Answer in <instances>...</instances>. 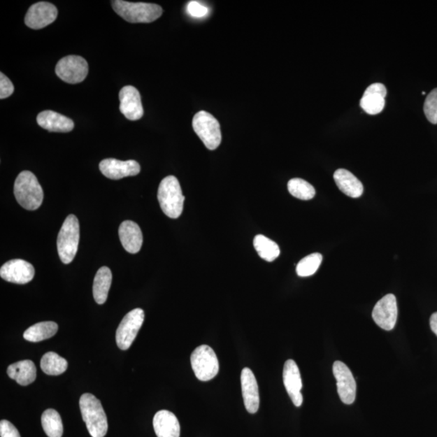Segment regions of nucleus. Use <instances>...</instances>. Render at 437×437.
I'll use <instances>...</instances> for the list:
<instances>
[{
    "instance_id": "nucleus-1",
    "label": "nucleus",
    "mask_w": 437,
    "mask_h": 437,
    "mask_svg": "<svg viewBox=\"0 0 437 437\" xmlns=\"http://www.w3.org/2000/svg\"><path fill=\"white\" fill-rule=\"evenodd\" d=\"M14 194L19 204L29 210L39 208L44 198L43 190L38 178L29 171L20 173L15 179Z\"/></svg>"
},
{
    "instance_id": "nucleus-2",
    "label": "nucleus",
    "mask_w": 437,
    "mask_h": 437,
    "mask_svg": "<svg viewBox=\"0 0 437 437\" xmlns=\"http://www.w3.org/2000/svg\"><path fill=\"white\" fill-rule=\"evenodd\" d=\"M80 408L82 418L91 436L104 437L108 431V422L101 401L94 394H84L80 399Z\"/></svg>"
},
{
    "instance_id": "nucleus-3",
    "label": "nucleus",
    "mask_w": 437,
    "mask_h": 437,
    "mask_svg": "<svg viewBox=\"0 0 437 437\" xmlns=\"http://www.w3.org/2000/svg\"><path fill=\"white\" fill-rule=\"evenodd\" d=\"M157 198L163 213L168 217L177 219L182 215L185 196L176 177L164 178L158 188Z\"/></svg>"
},
{
    "instance_id": "nucleus-4",
    "label": "nucleus",
    "mask_w": 437,
    "mask_h": 437,
    "mask_svg": "<svg viewBox=\"0 0 437 437\" xmlns=\"http://www.w3.org/2000/svg\"><path fill=\"white\" fill-rule=\"evenodd\" d=\"M112 7L117 15L130 23H151L160 18L163 13L162 8L155 3L115 0L112 1Z\"/></svg>"
},
{
    "instance_id": "nucleus-5",
    "label": "nucleus",
    "mask_w": 437,
    "mask_h": 437,
    "mask_svg": "<svg viewBox=\"0 0 437 437\" xmlns=\"http://www.w3.org/2000/svg\"><path fill=\"white\" fill-rule=\"evenodd\" d=\"M80 241V224L74 215L66 218L59 231L57 249L59 259L64 264H69L75 259Z\"/></svg>"
},
{
    "instance_id": "nucleus-6",
    "label": "nucleus",
    "mask_w": 437,
    "mask_h": 437,
    "mask_svg": "<svg viewBox=\"0 0 437 437\" xmlns=\"http://www.w3.org/2000/svg\"><path fill=\"white\" fill-rule=\"evenodd\" d=\"M193 129L209 150L217 149L222 141L220 125L213 115L206 111H199L194 116Z\"/></svg>"
},
{
    "instance_id": "nucleus-7",
    "label": "nucleus",
    "mask_w": 437,
    "mask_h": 437,
    "mask_svg": "<svg viewBox=\"0 0 437 437\" xmlns=\"http://www.w3.org/2000/svg\"><path fill=\"white\" fill-rule=\"evenodd\" d=\"M193 371L201 382H208L219 373L220 365L214 350L208 345H201L194 350L190 357Z\"/></svg>"
},
{
    "instance_id": "nucleus-8",
    "label": "nucleus",
    "mask_w": 437,
    "mask_h": 437,
    "mask_svg": "<svg viewBox=\"0 0 437 437\" xmlns=\"http://www.w3.org/2000/svg\"><path fill=\"white\" fill-rule=\"evenodd\" d=\"M145 321V312L142 308H135L123 317L116 331L118 348L126 351L131 348Z\"/></svg>"
},
{
    "instance_id": "nucleus-9",
    "label": "nucleus",
    "mask_w": 437,
    "mask_h": 437,
    "mask_svg": "<svg viewBox=\"0 0 437 437\" xmlns=\"http://www.w3.org/2000/svg\"><path fill=\"white\" fill-rule=\"evenodd\" d=\"M55 73L66 83L79 84L89 73V64L80 56L69 55L59 61Z\"/></svg>"
},
{
    "instance_id": "nucleus-10",
    "label": "nucleus",
    "mask_w": 437,
    "mask_h": 437,
    "mask_svg": "<svg viewBox=\"0 0 437 437\" xmlns=\"http://www.w3.org/2000/svg\"><path fill=\"white\" fill-rule=\"evenodd\" d=\"M333 373L337 380L339 398L343 403L352 404L357 397V383L353 374L341 361H336L333 364Z\"/></svg>"
},
{
    "instance_id": "nucleus-11",
    "label": "nucleus",
    "mask_w": 437,
    "mask_h": 437,
    "mask_svg": "<svg viewBox=\"0 0 437 437\" xmlns=\"http://www.w3.org/2000/svg\"><path fill=\"white\" fill-rule=\"evenodd\" d=\"M398 317L397 300L393 294H388L380 299L373 310L375 323L385 331H392Z\"/></svg>"
},
{
    "instance_id": "nucleus-12",
    "label": "nucleus",
    "mask_w": 437,
    "mask_h": 437,
    "mask_svg": "<svg viewBox=\"0 0 437 437\" xmlns=\"http://www.w3.org/2000/svg\"><path fill=\"white\" fill-rule=\"evenodd\" d=\"M57 15L58 10L54 4L39 2L29 8L24 22L31 29H40L52 24L57 19Z\"/></svg>"
},
{
    "instance_id": "nucleus-13",
    "label": "nucleus",
    "mask_w": 437,
    "mask_h": 437,
    "mask_svg": "<svg viewBox=\"0 0 437 437\" xmlns=\"http://www.w3.org/2000/svg\"><path fill=\"white\" fill-rule=\"evenodd\" d=\"M34 267L23 259H13L4 264L0 269L2 279L13 284L25 285L34 279Z\"/></svg>"
},
{
    "instance_id": "nucleus-14",
    "label": "nucleus",
    "mask_w": 437,
    "mask_h": 437,
    "mask_svg": "<svg viewBox=\"0 0 437 437\" xmlns=\"http://www.w3.org/2000/svg\"><path fill=\"white\" fill-rule=\"evenodd\" d=\"M101 172L112 180H120L126 177L136 176L141 173V166L136 161L122 162L117 159H105L99 164Z\"/></svg>"
},
{
    "instance_id": "nucleus-15",
    "label": "nucleus",
    "mask_w": 437,
    "mask_h": 437,
    "mask_svg": "<svg viewBox=\"0 0 437 437\" xmlns=\"http://www.w3.org/2000/svg\"><path fill=\"white\" fill-rule=\"evenodd\" d=\"M120 106L122 114L131 121L140 120L143 115L141 96L135 87L128 85L123 87L120 92Z\"/></svg>"
},
{
    "instance_id": "nucleus-16",
    "label": "nucleus",
    "mask_w": 437,
    "mask_h": 437,
    "mask_svg": "<svg viewBox=\"0 0 437 437\" xmlns=\"http://www.w3.org/2000/svg\"><path fill=\"white\" fill-rule=\"evenodd\" d=\"M282 378L285 389L293 404L297 408L301 407L303 403L302 380L299 368L293 359H289L285 362Z\"/></svg>"
},
{
    "instance_id": "nucleus-17",
    "label": "nucleus",
    "mask_w": 437,
    "mask_h": 437,
    "mask_svg": "<svg viewBox=\"0 0 437 437\" xmlns=\"http://www.w3.org/2000/svg\"><path fill=\"white\" fill-rule=\"evenodd\" d=\"M241 390L245 407L250 414L259 410L260 404L259 385L255 374L249 368H245L241 374Z\"/></svg>"
},
{
    "instance_id": "nucleus-18",
    "label": "nucleus",
    "mask_w": 437,
    "mask_h": 437,
    "mask_svg": "<svg viewBox=\"0 0 437 437\" xmlns=\"http://www.w3.org/2000/svg\"><path fill=\"white\" fill-rule=\"evenodd\" d=\"M387 87L382 84L375 83L367 87L361 100V106L367 114L375 115L384 110Z\"/></svg>"
},
{
    "instance_id": "nucleus-19",
    "label": "nucleus",
    "mask_w": 437,
    "mask_h": 437,
    "mask_svg": "<svg viewBox=\"0 0 437 437\" xmlns=\"http://www.w3.org/2000/svg\"><path fill=\"white\" fill-rule=\"evenodd\" d=\"M123 248L131 254H136L143 244V234L140 226L131 220H126L118 230Z\"/></svg>"
},
{
    "instance_id": "nucleus-20",
    "label": "nucleus",
    "mask_w": 437,
    "mask_h": 437,
    "mask_svg": "<svg viewBox=\"0 0 437 437\" xmlns=\"http://www.w3.org/2000/svg\"><path fill=\"white\" fill-rule=\"evenodd\" d=\"M153 428L157 437H180L179 421L171 411H158L153 418Z\"/></svg>"
},
{
    "instance_id": "nucleus-21",
    "label": "nucleus",
    "mask_w": 437,
    "mask_h": 437,
    "mask_svg": "<svg viewBox=\"0 0 437 437\" xmlns=\"http://www.w3.org/2000/svg\"><path fill=\"white\" fill-rule=\"evenodd\" d=\"M38 124L43 129L52 132H70L73 130L74 122L57 112L45 110L37 117Z\"/></svg>"
},
{
    "instance_id": "nucleus-22",
    "label": "nucleus",
    "mask_w": 437,
    "mask_h": 437,
    "mask_svg": "<svg viewBox=\"0 0 437 437\" xmlns=\"http://www.w3.org/2000/svg\"><path fill=\"white\" fill-rule=\"evenodd\" d=\"M334 179L341 192L348 196L357 199L361 196L364 192L363 184L359 180L347 169H339L334 173Z\"/></svg>"
},
{
    "instance_id": "nucleus-23",
    "label": "nucleus",
    "mask_w": 437,
    "mask_h": 437,
    "mask_svg": "<svg viewBox=\"0 0 437 437\" xmlns=\"http://www.w3.org/2000/svg\"><path fill=\"white\" fill-rule=\"evenodd\" d=\"M8 375L10 378L15 380L19 385H28L33 383L37 378V368L32 361L25 359L11 365L8 368Z\"/></svg>"
},
{
    "instance_id": "nucleus-24",
    "label": "nucleus",
    "mask_w": 437,
    "mask_h": 437,
    "mask_svg": "<svg viewBox=\"0 0 437 437\" xmlns=\"http://www.w3.org/2000/svg\"><path fill=\"white\" fill-rule=\"evenodd\" d=\"M112 282V273L109 267L102 266L97 271L92 287L94 300L99 305L106 301Z\"/></svg>"
},
{
    "instance_id": "nucleus-25",
    "label": "nucleus",
    "mask_w": 437,
    "mask_h": 437,
    "mask_svg": "<svg viewBox=\"0 0 437 437\" xmlns=\"http://www.w3.org/2000/svg\"><path fill=\"white\" fill-rule=\"evenodd\" d=\"M57 323L54 322H43L36 323L24 333L25 341L38 343L53 337L58 331Z\"/></svg>"
},
{
    "instance_id": "nucleus-26",
    "label": "nucleus",
    "mask_w": 437,
    "mask_h": 437,
    "mask_svg": "<svg viewBox=\"0 0 437 437\" xmlns=\"http://www.w3.org/2000/svg\"><path fill=\"white\" fill-rule=\"evenodd\" d=\"M69 363L57 353L50 352L45 353L41 359V368L50 376H59L68 369Z\"/></svg>"
},
{
    "instance_id": "nucleus-27",
    "label": "nucleus",
    "mask_w": 437,
    "mask_h": 437,
    "mask_svg": "<svg viewBox=\"0 0 437 437\" xmlns=\"http://www.w3.org/2000/svg\"><path fill=\"white\" fill-rule=\"evenodd\" d=\"M254 246L257 253L266 262H273L280 254L279 245L264 235L256 236Z\"/></svg>"
},
{
    "instance_id": "nucleus-28",
    "label": "nucleus",
    "mask_w": 437,
    "mask_h": 437,
    "mask_svg": "<svg viewBox=\"0 0 437 437\" xmlns=\"http://www.w3.org/2000/svg\"><path fill=\"white\" fill-rule=\"evenodd\" d=\"M42 425L48 436L62 437L63 436V422L57 410L54 409L45 410L42 415Z\"/></svg>"
},
{
    "instance_id": "nucleus-29",
    "label": "nucleus",
    "mask_w": 437,
    "mask_h": 437,
    "mask_svg": "<svg viewBox=\"0 0 437 437\" xmlns=\"http://www.w3.org/2000/svg\"><path fill=\"white\" fill-rule=\"evenodd\" d=\"M287 189L293 197L301 200H310L316 194L315 187L301 178L291 179L287 183Z\"/></svg>"
},
{
    "instance_id": "nucleus-30",
    "label": "nucleus",
    "mask_w": 437,
    "mask_h": 437,
    "mask_svg": "<svg viewBox=\"0 0 437 437\" xmlns=\"http://www.w3.org/2000/svg\"><path fill=\"white\" fill-rule=\"evenodd\" d=\"M322 262V255L315 253L301 259L296 266V273L301 277H308L315 275L320 268Z\"/></svg>"
},
{
    "instance_id": "nucleus-31",
    "label": "nucleus",
    "mask_w": 437,
    "mask_h": 437,
    "mask_svg": "<svg viewBox=\"0 0 437 437\" xmlns=\"http://www.w3.org/2000/svg\"><path fill=\"white\" fill-rule=\"evenodd\" d=\"M424 111L428 120L433 124H437V87L427 96Z\"/></svg>"
},
{
    "instance_id": "nucleus-32",
    "label": "nucleus",
    "mask_w": 437,
    "mask_h": 437,
    "mask_svg": "<svg viewBox=\"0 0 437 437\" xmlns=\"http://www.w3.org/2000/svg\"><path fill=\"white\" fill-rule=\"evenodd\" d=\"M14 92V85L3 73H0V99H8Z\"/></svg>"
},
{
    "instance_id": "nucleus-33",
    "label": "nucleus",
    "mask_w": 437,
    "mask_h": 437,
    "mask_svg": "<svg viewBox=\"0 0 437 437\" xmlns=\"http://www.w3.org/2000/svg\"><path fill=\"white\" fill-rule=\"evenodd\" d=\"M187 13L194 18H202L208 13V8L197 1H190L187 5Z\"/></svg>"
},
{
    "instance_id": "nucleus-34",
    "label": "nucleus",
    "mask_w": 437,
    "mask_h": 437,
    "mask_svg": "<svg viewBox=\"0 0 437 437\" xmlns=\"http://www.w3.org/2000/svg\"><path fill=\"white\" fill-rule=\"evenodd\" d=\"M0 436L1 437H20L19 431L8 420H1L0 422Z\"/></svg>"
},
{
    "instance_id": "nucleus-35",
    "label": "nucleus",
    "mask_w": 437,
    "mask_h": 437,
    "mask_svg": "<svg viewBox=\"0 0 437 437\" xmlns=\"http://www.w3.org/2000/svg\"><path fill=\"white\" fill-rule=\"evenodd\" d=\"M430 327L431 331L437 336V312L434 313L430 317Z\"/></svg>"
}]
</instances>
